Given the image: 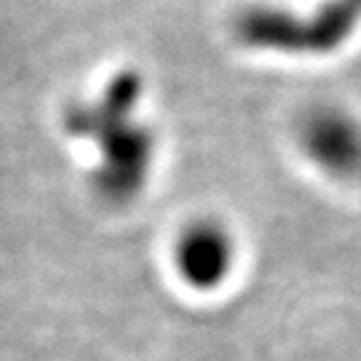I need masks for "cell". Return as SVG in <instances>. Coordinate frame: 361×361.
I'll return each instance as SVG.
<instances>
[{
  "label": "cell",
  "mask_w": 361,
  "mask_h": 361,
  "mask_svg": "<svg viewBox=\"0 0 361 361\" xmlns=\"http://www.w3.org/2000/svg\"><path fill=\"white\" fill-rule=\"evenodd\" d=\"M171 262L188 289L217 292L235 268V238L217 219H195L177 235Z\"/></svg>",
  "instance_id": "obj_4"
},
{
  "label": "cell",
  "mask_w": 361,
  "mask_h": 361,
  "mask_svg": "<svg viewBox=\"0 0 361 361\" xmlns=\"http://www.w3.org/2000/svg\"><path fill=\"white\" fill-rule=\"evenodd\" d=\"M142 80L137 73H121L97 102L73 104L65 129L75 140L97 147L94 188L110 204H126L145 188L155 161V134L137 118Z\"/></svg>",
  "instance_id": "obj_1"
},
{
  "label": "cell",
  "mask_w": 361,
  "mask_h": 361,
  "mask_svg": "<svg viewBox=\"0 0 361 361\" xmlns=\"http://www.w3.org/2000/svg\"><path fill=\"white\" fill-rule=\"evenodd\" d=\"M361 22V0H326L310 16L255 6L241 11L235 32L246 46L284 54H329L353 35Z\"/></svg>",
  "instance_id": "obj_2"
},
{
  "label": "cell",
  "mask_w": 361,
  "mask_h": 361,
  "mask_svg": "<svg viewBox=\"0 0 361 361\" xmlns=\"http://www.w3.org/2000/svg\"><path fill=\"white\" fill-rule=\"evenodd\" d=\"M300 145L324 174L335 180H361V121L353 113L324 104L305 113Z\"/></svg>",
  "instance_id": "obj_3"
}]
</instances>
